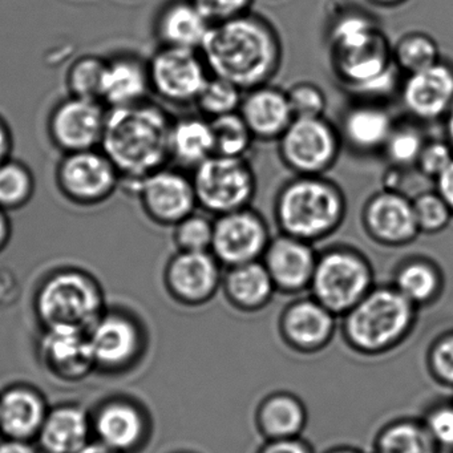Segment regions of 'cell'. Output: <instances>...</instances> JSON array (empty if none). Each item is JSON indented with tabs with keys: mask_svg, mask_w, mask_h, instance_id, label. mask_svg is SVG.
Listing matches in <instances>:
<instances>
[{
	"mask_svg": "<svg viewBox=\"0 0 453 453\" xmlns=\"http://www.w3.org/2000/svg\"><path fill=\"white\" fill-rule=\"evenodd\" d=\"M14 136L7 121L0 116V164L12 158Z\"/></svg>",
	"mask_w": 453,
	"mask_h": 453,
	"instance_id": "cell-48",
	"label": "cell"
},
{
	"mask_svg": "<svg viewBox=\"0 0 453 453\" xmlns=\"http://www.w3.org/2000/svg\"><path fill=\"white\" fill-rule=\"evenodd\" d=\"M55 184L68 203L79 208H95L115 196L121 180L99 148L62 155L55 168Z\"/></svg>",
	"mask_w": 453,
	"mask_h": 453,
	"instance_id": "cell-8",
	"label": "cell"
},
{
	"mask_svg": "<svg viewBox=\"0 0 453 453\" xmlns=\"http://www.w3.org/2000/svg\"><path fill=\"white\" fill-rule=\"evenodd\" d=\"M242 97V89L225 79L211 75L195 104L203 118L213 120L238 112Z\"/></svg>",
	"mask_w": 453,
	"mask_h": 453,
	"instance_id": "cell-37",
	"label": "cell"
},
{
	"mask_svg": "<svg viewBox=\"0 0 453 453\" xmlns=\"http://www.w3.org/2000/svg\"><path fill=\"white\" fill-rule=\"evenodd\" d=\"M371 453H439L420 416H402L380 426Z\"/></svg>",
	"mask_w": 453,
	"mask_h": 453,
	"instance_id": "cell-29",
	"label": "cell"
},
{
	"mask_svg": "<svg viewBox=\"0 0 453 453\" xmlns=\"http://www.w3.org/2000/svg\"><path fill=\"white\" fill-rule=\"evenodd\" d=\"M404 110L421 123L442 121L453 105V63L441 59L408 73L400 87Z\"/></svg>",
	"mask_w": 453,
	"mask_h": 453,
	"instance_id": "cell-15",
	"label": "cell"
},
{
	"mask_svg": "<svg viewBox=\"0 0 453 453\" xmlns=\"http://www.w3.org/2000/svg\"><path fill=\"white\" fill-rule=\"evenodd\" d=\"M339 331V318L310 294L288 302L278 318L280 341L299 355L325 351Z\"/></svg>",
	"mask_w": 453,
	"mask_h": 453,
	"instance_id": "cell-13",
	"label": "cell"
},
{
	"mask_svg": "<svg viewBox=\"0 0 453 453\" xmlns=\"http://www.w3.org/2000/svg\"><path fill=\"white\" fill-rule=\"evenodd\" d=\"M395 123L388 111L378 104L355 105L347 111L342 134L349 147L360 152L383 150Z\"/></svg>",
	"mask_w": 453,
	"mask_h": 453,
	"instance_id": "cell-27",
	"label": "cell"
},
{
	"mask_svg": "<svg viewBox=\"0 0 453 453\" xmlns=\"http://www.w3.org/2000/svg\"><path fill=\"white\" fill-rule=\"evenodd\" d=\"M392 59L403 73H413L441 60L436 39L426 33L403 35L392 49Z\"/></svg>",
	"mask_w": 453,
	"mask_h": 453,
	"instance_id": "cell-34",
	"label": "cell"
},
{
	"mask_svg": "<svg viewBox=\"0 0 453 453\" xmlns=\"http://www.w3.org/2000/svg\"><path fill=\"white\" fill-rule=\"evenodd\" d=\"M286 94L294 119L323 118L327 100L319 87L301 81L294 84Z\"/></svg>",
	"mask_w": 453,
	"mask_h": 453,
	"instance_id": "cell-43",
	"label": "cell"
},
{
	"mask_svg": "<svg viewBox=\"0 0 453 453\" xmlns=\"http://www.w3.org/2000/svg\"><path fill=\"white\" fill-rule=\"evenodd\" d=\"M108 108L99 100L67 96L52 108L47 120L50 142L62 155L99 150Z\"/></svg>",
	"mask_w": 453,
	"mask_h": 453,
	"instance_id": "cell-11",
	"label": "cell"
},
{
	"mask_svg": "<svg viewBox=\"0 0 453 453\" xmlns=\"http://www.w3.org/2000/svg\"><path fill=\"white\" fill-rule=\"evenodd\" d=\"M426 370L437 386L453 391V328L437 334L426 347Z\"/></svg>",
	"mask_w": 453,
	"mask_h": 453,
	"instance_id": "cell-40",
	"label": "cell"
},
{
	"mask_svg": "<svg viewBox=\"0 0 453 453\" xmlns=\"http://www.w3.org/2000/svg\"><path fill=\"white\" fill-rule=\"evenodd\" d=\"M104 68L105 58L97 55H83L73 60L65 73L68 96L100 102Z\"/></svg>",
	"mask_w": 453,
	"mask_h": 453,
	"instance_id": "cell-36",
	"label": "cell"
},
{
	"mask_svg": "<svg viewBox=\"0 0 453 453\" xmlns=\"http://www.w3.org/2000/svg\"><path fill=\"white\" fill-rule=\"evenodd\" d=\"M214 134V155L225 157H245L254 136L240 113L211 120Z\"/></svg>",
	"mask_w": 453,
	"mask_h": 453,
	"instance_id": "cell-35",
	"label": "cell"
},
{
	"mask_svg": "<svg viewBox=\"0 0 453 453\" xmlns=\"http://www.w3.org/2000/svg\"><path fill=\"white\" fill-rule=\"evenodd\" d=\"M172 123L165 108L152 100L108 110L100 150L118 171L123 189L134 192L169 163Z\"/></svg>",
	"mask_w": 453,
	"mask_h": 453,
	"instance_id": "cell-2",
	"label": "cell"
},
{
	"mask_svg": "<svg viewBox=\"0 0 453 453\" xmlns=\"http://www.w3.org/2000/svg\"><path fill=\"white\" fill-rule=\"evenodd\" d=\"M391 285L418 310L434 306L445 291V275L434 259L410 257L392 274Z\"/></svg>",
	"mask_w": 453,
	"mask_h": 453,
	"instance_id": "cell-24",
	"label": "cell"
},
{
	"mask_svg": "<svg viewBox=\"0 0 453 453\" xmlns=\"http://www.w3.org/2000/svg\"><path fill=\"white\" fill-rule=\"evenodd\" d=\"M0 453H35V450L23 440L12 439L0 444Z\"/></svg>",
	"mask_w": 453,
	"mask_h": 453,
	"instance_id": "cell-50",
	"label": "cell"
},
{
	"mask_svg": "<svg viewBox=\"0 0 453 453\" xmlns=\"http://www.w3.org/2000/svg\"><path fill=\"white\" fill-rule=\"evenodd\" d=\"M211 23L224 22L250 12L254 0H192Z\"/></svg>",
	"mask_w": 453,
	"mask_h": 453,
	"instance_id": "cell-45",
	"label": "cell"
},
{
	"mask_svg": "<svg viewBox=\"0 0 453 453\" xmlns=\"http://www.w3.org/2000/svg\"><path fill=\"white\" fill-rule=\"evenodd\" d=\"M274 211L282 234L314 243L341 226L346 198L338 185L328 180L299 176L280 189Z\"/></svg>",
	"mask_w": 453,
	"mask_h": 453,
	"instance_id": "cell-4",
	"label": "cell"
},
{
	"mask_svg": "<svg viewBox=\"0 0 453 453\" xmlns=\"http://www.w3.org/2000/svg\"><path fill=\"white\" fill-rule=\"evenodd\" d=\"M198 52L211 76L225 79L243 92L265 86L282 59L277 31L250 12L213 23Z\"/></svg>",
	"mask_w": 453,
	"mask_h": 453,
	"instance_id": "cell-1",
	"label": "cell"
},
{
	"mask_svg": "<svg viewBox=\"0 0 453 453\" xmlns=\"http://www.w3.org/2000/svg\"><path fill=\"white\" fill-rule=\"evenodd\" d=\"M317 259L312 243L280 234L272 238L261 261L278 294L298 296L309 293Z\"/></svg>",
	"mask_w": 453,
	"mask_h": 453,
	"instance_id": "cell-17",
	"label": "cell"
},
{
	"mask_svg": "<svg viewBox=\"0 0 453 453\" xmlns=\"http://www.w3.org/2000/svg\"><path fill=\"white\" fill-rule=\"evenodd\" d=\"M148 70L152 95L176 107L195 104L211 78L200 52L173 47L158 46Z\"/></svg>",
	"mask_w": 453,
	"mask_h": 453,
	"instance_id": "cell-9",
	"label": "cell"
},
{
	"mask_svg": "<svg viewBox=\"0 0 453 453\" xmlns=\"http://www.w3.org/2000/svg\"><path fill=\"white\" fill-rule=\"evenodd\" d=\"M12 235V222L7 211L0 209V251L4 250Z\"/></svg>",
	"mask_w": 453,
	"mask_h": 453,
	"instance_id": "cell-49",
	"label": "cell"
},
{
	"mask_svg": "<svg viewBox=\"0 0 453 453\" xmlns=\"http://www.w3.org/2000/svg\"><path fill=\"white\" fill-rule=\"evenodd\" d=\"M140 208L148 219L158 226L173 227L197 208L192 179L179 168H164L153 172L137 184Z\"/></svg>",
	"mask_w": 453,
	"mask_h": 453,
	"instance_id": "cell-12",
	"label": "cell"
},
{
	"mask_svg": "<svg viewBox=\"0 0 453 453\" xmlns=\"http://www.w3.org/2000/svg\"><path fill=\"white\" fill-rule=\"evenodd\" d=\"M418 311L391 283L375 288L339 318V333L347 349L365 357L391 354L410 339Z\"/></svg>",
	"mask_w": 453,
	"mask_h": 453,
	"instance_id": "cell-3",
	"label": "cell"
},
{
	"mask_svg": "<svg viewBox=\"0 0 453 453\" xmlns=\"http://www.w3.org/2000/svg\"><path fill=\"white\" fill-rule=\"evenodd\" d=\"M76 453H112V449L105 447V445L94 444L86 445V447L81 448V449Z\"/></svg>",
	"mask_w": 453,
	"mask_h": 453,
	"instance_id": "cell-54",
	"label": "cell"
},
{
	"mask_svg": "<svg viewBox=\"0 0 453 453\" xmlns=\"http://www.w3.org/2000/svg\"><path fill=\"white\" fill-rule=\"evenodd\" d=\"M238 113L254 139H280L294 120L286 91L267 84L243 92Z\"/></svg>",
	"mask_w": 453,
	"mask_h": 453,
	"instance_id": "cell-20",
	"label": "cell"
},
{
	"mask_svg": "<svg viewBox=\"0 0 453 453\" xmlns=\"http://www.w3.org/2000/svg\"><path fill=\"white\" fill-rule=\"evenodd\" d=\"M214 155V134L211 120L203 116H187L173 120L169 134V163L176 168H197Z\"/></svg>",
	"mask_w": 453,
	"mask_h": 453,
	"instance_id": "cell-26",
	"label": "cell"
},
{
	"mask_svg": "<svg viewBox=\"0 0 453 453\" xmlns=\"http://www.w3.org/2000/svg\"><path fill=\"white\" fill-rule=\"evenodd\" d=\"M368 2L375 6L384 7V9H394V7L407 4L408 0H368Z\"/></svg>",
	"mask_w": 453,
	"mask_h": 453,
	"instance_id": "cell-53",
	"label": "cell"
},
{
	"mask_svg": "<svg viewBox=\"0 0 453 453\" xmlns=\"http://www.w3.org/2000/svg\"><path fill=\"white\" fill-rule=\"evenodd\" d=\"M102 299L94 280L78 270L55 273L42 286L38 309L49 325L86 330L97 322Z\"/></svg>",
	"mask_w": 453,
	"mask_h": 453,
	"instance_id": "cell-7",
	"label": "cell"
},
{
	"mask_svg": "<svg viewBox=\"0 0 453 453\" xmlns=\"http://www.w3.org/2000/svg\"><path fill=\"white\" fill-rule=\"evenodd\" d=\"M42 354L50 367L65 378H81L95 363L88 336L83 330L65 326L49 327Z\"/></svg>",
	"mask_w": 453,
	"mask_h": 453,
	"instance_id": "cell-25",
	"label": "cell"
},
{
	"mask_svg": "<svg viewBox=\"0 0 453 453\" xmlns=\"http://www.w3.org/2000/svg\"><path fill=\"white\" fill-rule=\"evenodd\" d=\"M426 142V137L416 127L410 124L395 126L384 144V155L392 165L407 169L416 165Z\"/></svg>",
	"mask_w": 453,
	"mask_h": 453,
	"instance_id": "cell-38",
	"label": "cell"
},
{
	"mask_svg": "<svg viewBox=\"0 0 453 453\" xmlns=\"http://www.w3.org/2000/svg\"><path fill=\"white\" fill-rule=\"evenodd\" d=\"M322 453H368L354 445H335V447L328 448Z\"/></svg>",
	"mask_w": 453,
	"mask_h": 453,
	"instance_id": "cell-52",
	"label": "cell"
},
{
	"mask_svg": "<svg viewBox=\"0 0 453 453\" xmlns=\"http://www.w3.org/2000/svg\"><path fill=\"white\" fill-rule=\"evenodd\" d=\"M148 59L134 52H118L105 58L100 102L108 108H123L150 100Z\"/></svg>",
	"mask_w": 453,
	"mask_h": 453,
	"instance_id": "cell-19",
	"label": "cell"
},
{
	"mask_svg": "<svg viewBox=\"0 0 453 453\" xmlns=\"http://www.w3.org/2000/svg\"><path fill=\"white\" fill-rule=\"evenodd\" d=\"M270 241L265 219L251 209H241L216 217L211 253L227 269L261 261Z\"/></svg>",
	"mask_w": 453,
	"mask_h": 453,
	"instance_id": "cell-14",
	"label": "cell"
},
{
	"mask_svg": "<svg viewBox=\"0 0 453 453\" xmlns=\"http://www.w3.org/2000/svg\"><path fill=\"white\" fill-rule=\"evenodd\" d=\"M214 219L195 213L173 226V241L180 251H211Z\"/></svg>",
	"mask_w": 453,
	"mask_h": 453,
	"instance_id": "cell-42",
	"label": "cell"
},
{
	"mask_svg": "<svg viewBox=\"0 0 453 453\" xmlns=\"http://www.w3.org/2000/svg\"><path fill=\"white\" fill-rule=\"evenodd\" d=\"M88 339L95 362L105 365L127 362L137 349L136 328L120 317L97 320Z\"/></svg>",
	"mask_w": 453,
	"mask_h": 453,
	"instance_id": "cell-30",
	"label": "cell"
},
{
	"mask_svg": "<svg viewBox=\"0 0 453 453\" xmlns=\"http://www.w3.org/2000/svg\"><path fill=\"white\" fill-rule=\"evenodd\" d=\"M309 424V410L294 392L273 391L262 397L254 411V426L264 440L301 437Z\"/></svg>",
	"mask_w": 453,
	"mask_h": 453,
	"instance_id": "cell-21",
	"label": "cell"
},
{
	"mask_svg": "<svg viewBox=\"0 0 453 453\" xmlns=\"http://www.w3.org/2000/svg\"><path fill=\"white\" fill-rule=\"evenodd\" d=\"M96 431L105 447L127 449L136 444L142 436V418L129 405L111 404L97 416Z\"/></svg>",
	"mask_w": 453,
	"mask_h": 453,
	"instance_id": "cell-32",
	"label": "cell"
},
{
	"mask_svg": "<svg viewBox=\"0 0 453 453\" xmlns=\"http://www.w3.org/2000/svg\"><path fill=\"white\" fill-rule=\"evenodd\" d=\"M46 418L43 400L27 388H12L0 397V429L15 440L41 431Z\"/></svg>",
	"mask_w": 453,
	"mask_h": 453,
	"instance_id": "cell-28",
	"label": "cell"
},
{
	"mask_svg": "<svg viewBox=\"0 0 453 453\" xmlns=\"http://www.w3.org/2000/svg\"><path fill=\"white\" fill-rule=\"evenodd\" d=\"M192 172L197 206L216 217L249 208L256 195V174L245 157L213 155Z\"/></svg>",
	"mask_w": 453,
	"mask_h": 453,
	"instance_id": "cell-6",
	"label": "cell"
},
{
	"mask_svg": "<svg viewBox=\"0 0 453 453\" xmlns=\"http://www.w3.org/2000/svg\"><path fill=\"white\" fill-rule=\"evenodd\" d=\"M363 225L371 240L388 248L410 245L420 234L412 200L395 190L370 197L363 209Z\"/></svg>",
	"mask_w": 453,
	"mask_h": 453,
	"instance_id": "cell-18",
	"label": "cell"
},
{
	"mask_svg": "<svg viewBox=\"0 0 453 453\" xmlns=\"http://www.w3.org/2000/svg\"><path fill=\"white\" fill-rule=\"evenodd\" d=\"M213 23L192 0H172L155 20V38L160 47L200 51Z\"/></svg>",
	"mask_w": 453,
	"mask_h": 453,
	"instance_id": "cell-22",
	"label": "cell"
},
{
	"mask_svg": "<svg viewBox=\"0 0 453 453\" xmlns=\"http://www.w3.org/2000/svg\"><path fill=\"white\" fill-rule=\"evenodd\" d=\"M39 432L47 452L76 453L87 445L88 420L81 408H58L46 416Z\"/></svg>",
	"mask_w": 453,
	"mask_h": 453,
	"instance_id": "cell-31",
	"label": "cell"
},
{
	"mask_svg": "<svg viewBox=\"0 0 453 453\" xmlns=\"http://www.w3.org/2000/svg\"><path fill=\"white\" fill-rule=\"evenodd\" d=\"M420 418L437 448L453 453V397H439L428 403Z\"/></svg>",
	"mask_w": 453,
	"mask_h": 453,
	"instance_id": "cell-41",
	"label": "cell"
},
{
	"mask_svg": "<svg viewBox=\"0 0 453 453\" xmlns=\"http://www.w3.org/2000/svg\"><path fill=\"white\" fill-rule=\"evenodd\" d=\"M453 161V147L447 140H426L416 161L415 168L421 176L436 180Z\"/></svg>",
	"mask_w": 453,
	"mask_h": 453,
	"instance_id": "cell-44",
	"label": "cell"
},
{
	"mask_svg": "<svg viewBox=\"0 0 453 453\" xmlns=\"http://www.w3.org/2000/svg\"><path fill=\"white\" fill-rule=\"evenodd\" d=\"M413 213L420 233L436 234L449 226L452 211L436 190L418 193L412 198Z\"/></svg>",
	"mask_w": 453,
	"mask_h": 453,
	"instance_id": "cell-39",
	"label": "cell"
},
{
	"mask_svg": "<svg viewBox=\"0 0 453 453\" xmlns=\"http://www.w3.org/2000/svg\"><path fill=\"white\" fill-rule=\"evenodd\" d=\"M278 140L280 158L299 176H322L341 150L338 132L323 118L294 119Z\"/></svg>",
	"mask_w": 453,
	"mask_h": 453,
	"instance_id": "cell-10",
	"label": "cell"
},
{
	"mask_svg": "<svg viewBox=\"0 0 453 453\" xmlns=\"http://www.w3.org/2000/svg\"><path fill=\"white\" fill-rule=\"evenodd\" d=\"M222 265L211 251H177L166 265L169 291L182 303L203 306L221 290Z\"/></svg>",
	"mask_w": 453,
	"mask_h": 453,
	"instance_id": "cell-16",
	"label": "cell"
},
{
	"mask_svg": "<svg viewBox=\"0 0 453 453\" xmlns=\"http://www.w3.org/2000/svg\"><path fill=\"white\" fill-rule=\"evenodd\" d=\"M33 171L22 161L9 158L0 164V209L12 213L26 208L35 196Z\"/></svg>",
	"mask_w": 453,
	"mask_h": 453,
	"instance_id": "cell-33",
	"label": "cell"
},
{
	"mask_svg": "<svg viewBox=\"0 0 453 453\" xmlns=\"http://www.w3.org/2000/svg\"><path fill=\"white\" fill-rule=\"evenodd\" d=\"M445 140L453 147V105L444 120Z\"/></svg>",
	"mask_w": 453,
	"mask_h": 453,
	"instance_id": "cell-51",
	"label": "cell"
},
{
	"mask_svg": "<svg viewBox=\"0 0 453 453\" xmlns=\"http://www.w3.org/2000/svg\"><path fill=\"white\" fill-rule=\"evenodd\" d=\"M221 290L227 303L243 314L262 311L278 294L262 261L227 267Z\"/></svg>",
	"mask_w": 453,
	"mask_h": 453,
	"instance_id": "cell-23",
	"label": "cell"
},
{
	"mask_svg": "<svg viewBox=\"0 0 453 453\" xmlns=\"http://www.w3.org/2000/svg\"><path fill=\"white\" fill-rule=\"evenodd\" d=\"M256 453H317L311 442L303 437L283 440H264Z\"/></svg>",
	"mask_w": 453,
	"mask_h": 453,
	"instance_id": "cell-46",
	"label": "cell"
},
{
	"mask_svg": "<svg viewBox=\"0 0 453 453\" xmlns=\"http://www.w3.org/2000/svg\"><path fill=\"white\" fill-rule=\"evenodd\" d=\"M434 190L447 203L453 214V161L450 165L434 180Z\"/></svg>",
	"mask_w": 453,
	"mask_h": 453,
	"instance_id": "cell-47",
	"label": "cell"
},
{
	"mask_svg": "<svg viewBox=\"0 0 453 453\" xmlns=\"http://www.w3.org/2000/svg\"><path fill=\"white\" fill-rule=\"evenodd\" d=\"M370 259L357 249L335 246L318 254L309 293L341 318L375 288Z\"/></svg>",
	"mask_w": 453,
	"mask_h": 453,
	"instance_id": "cell-5",
	"label": "cell"
}]
</instances>
